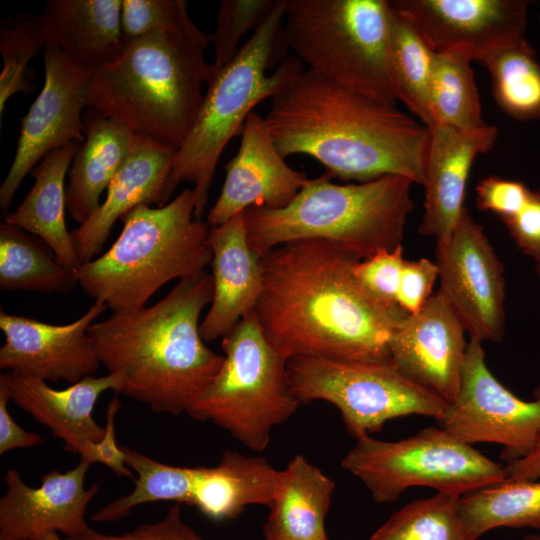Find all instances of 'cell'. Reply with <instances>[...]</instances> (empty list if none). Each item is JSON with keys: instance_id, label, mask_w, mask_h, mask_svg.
Masks as SVG:
<instances>
[{"instance_id": "obj_1", "label": "cell", "mask_w": 540, "mask_h": 540, "mask_svg": "<svg viewBox=\"0 0 540 540\" xmlns=\"http://www.w3.org/2000/svg\"><path fill=\"white\" fill-rule=\"evenodd\" d=\"M360 259L327 240L289 242L261 256L254 313L285 359L391 362L390 341L409 315L373 298L358 282Z\"/></svg>"}, {"instance_id": "obj_2", "label": "cell", "mask_w": 540, "mask_h": 540, "mask_svg": "<svg viewBox=\"0 0 540 540\" xmlns=\"http://www.w3.org/2000/svg\"><path fill=\"white\" fill-rule=\"evenodd\" d=\"M265 125L283 158L308 155L356 183L398 175L421 184L430 129L389 105L303 70L272 98Z\"/></svg>"}, {"instance_id": "obj_3", "label": "cell", "mask_w": 540, "mask_h": 540, "mask_svg": "<svg viewBox=\"0 0 540 540\" xmlns=\"http://www.w3.org/2000/svg\"><path fill=\"white\" fill-rule=\"evenodd\" d=\"M212 298V275L202 271L179 280L153 305L112 313L89 327L100 364L120 379L118 394L157 413L186 412L224 361L200 334V316Z\"/></svg>"}, {"instance_id": "obj_4", "label": "cell", "mask_w": 540, "mask_h": 540, "mask_svg": "<svg viewBox=\"0 0 540 540\" xmlns=\"http://www.w3.org/2000/svg\"><path fill=\"white\" fill-rule=\"evenodd\" d=\"M209 43L190 17L126 42L116 60L92 70L87 106L177 150L201 108L202 85L212 77L204 57Z\"/></svg>"}, {"instance_id": "obj_5", "label": "cell", "mask_w": 540, "mask_h": 540, "mask_svg": "<svg viewBox=\"0 0 540 540\" xmlns=\"http://www.w3.org/2000/svg\"><path fill=\"white\" fill-rule=\"evenodd\" d=\"M323 173L310 179L284 208L253 206L243 212L250 247L260 256L299 240H327L360 260L402 246L413 210L410 179L385 175L364 183H333Z\"/></svg>"}, {"instance_id": "obj_6", "label": "cell", "mask_w": 540, "mask_h": 540, "mask_svg": "<svg viewBox=\"0 0 540 540\" xmlns=\"http://www.w3.org/2000/svg\"><path fill=\"white\" fill-rule=\"evenodd\" d=\"M288 0H276L231 62L213 72L201 108L176 150L165 188V202L182 183L194 185V216L202 220L219 158L227 143L242 132L253 109L282 92L301 73L303 63L288 49L284 17Z\"/></svg>"}, {"instance_id": "obj_7", "label": "cell", "mask_w": 540, "mask_h": 540, "mask_svg": "<svg viewBox=\"0 0 540 540\" xmlns=\"http://www.w3.org/2000/svg\"><path fill=\"white\" fill-rule=\"evenodd\" d=\"M193 189L161 207L139 205L120 220L118 238L101 256L74 270L78 285L112 313L141 309L166 283L211 264L210 225L194 216Z\"/></svg>"}, {"instance_id": "obj_8", "label": "cell", "mask_w": 540, "mask_h": 540, "mask_svg": "<svg viewBox=\"0 0 540 540\" xmlns=\"http://www.w3.org/2000/svg\"><path fill=\"white\" fill-rule=\"evenodd\" d=\"M386 0H288L287 47L308 70L371 100L396 105Z\"/></svg>"}, {"instance_id": "obj_9", "label": "cell", "mask_w": 540, "mask_h": 540, "mask_svg": "<svg viewBox=\"0 0 540 540\" xmlns=\"http://www.w3.org/2000/svg\"><path fill=\"white\" fill-rule=\"evenodd\" d=\"M223 364L208 388L185 413L227 431L256 452L264 451L272 430L288 421L300 403L285 360L269 343L254 311L222 338Z\"/></svg>"}, {"instance_id": "obj_10", "label": "cell", "mask_w": 540, "mask_h": 540, "mask_svg": "<svg viewBox=\"0 0 540 540\" xmlns=\"http://www.w3.org/2000/svg\"><path fill=\"white\" fill-rule=\"evenodd\" d=\"M376 503H390L411 487L461 496L504 481V465L441 427H428L397 441L360 437L341 460Z\"/></svg>"}, {"instance_id": "obj_11", "label": "cell", "mask_w": 540, "mask_h": 540, "mask_svg": "<svg viewBox=\"0 0 540 540\" xmlns=\"http://www.w3.org/2000/svg\"><path fill=\"white\" fill-rule=\"evenodd\" d=\"M291 390L300 404L322 400L340 412L356 440L388 420L410 415L435 418L448 403L404 376L391 362L295 357L287 362Z\"/></svg>"}, {"instance_id": "obj_12", "label": "cell", "mask_w": 540, "mask_h": 540, "mask_svg": "<svg viewBox=\"0 0 540 540\" xmlns=\"http://www.w3.org/2000/svg\"><path fill=\"white\" fill-rule=\"evenodd\" d=\"M437 422L463 443L501 445L506 463L519 460L540 438V386L533 400L517 397L487 367L482 342L470 339L459 393Z\"/></svg>"}, {"instance_id": "obj_13", "label": "cell", "mask_w": 540, "mask_h": 540, "mask_svg": "<svg viewBox=\"0 0 540 540\" xmlns=\"http://www.w3.org/2000/svg\"><path fill=\"white\" fill-rule=\"evenodd\" d=\"M440 288L470 339L500 342L505 332L504 266L483 226L464 209L448 241L437 243Z\"/></svg>"}, {"instance_id": "obj_14", "label": "cell", "mask_w": 540, "mask_h": 540, "mask_svg": "<svg viewBox=\"0 0 540 540\" xmlns=\"http://www.w3.org/2000/svg\"><path fill=\"white\" fill-rule=\"evenodd\" d=\"M42 90L21 119L15 157L0 187V207L6 213L18 187L50 152L85 141L83 114L92 70L81 67L57 47L44 51Z\"/></svg>"}, {"instance_id": "obj_15", "label": "cell", "mask_w": 540, "mask_h": 540, "mask_svg": "<svg viewBox=\"0 0 540 540\" xmlns=\"http://www.w3.org/2000/svg\"><path fill=\"white\" fill-rule=\"evenodd\" d=\"M435 52L463 50L481 62L525 38L524 0H392Z\"/></svg>"}, {"instance_id": "obj_16", "label": "cell", "mask_w": 540, "mask_h": 540, "mask_svg": "<svg viewBox=\"0 0 540 540\" xmlns=\"http://www.w3.org/2000/svg\"><path fill=\"white\" fill-rule=\"evenodd\" d=\"M107 309L94 304L77 320L50 324L0 311L5 341L0 348V368L18 375L70 385L94 374L100 364L89 327Z\"/></svg>"}, {"instance_id": "obj_17", "label": "cell", "mask_w": 540, "mask_h": 540, "mask_svg": "<svg viewBox=\"0 0 540 540\" xmlns=\"http://www.w3.org/2000/svg\"><path fill=\"white\" fill-rule=\"evenodd\" d=\"M90 465L80 459L65 472L52 469L38 487L27 485L16 469H8L0 498V539L30 540L46 532L75 538L89 531L87 507L100 489V482L85 488Z\"/></svg>"}, {"instance_id": "obj_18", "label": "cell", "mask_w": 540, "mask_h": 540, "mask_svg": "<svg viewBox=\"0 0 540 540\" xmlns=\"http://www.w3.org/2000/svg\"><path fill=\"white\" fill-rule=\"evenodd\" d=\"M465 329L438 290L423 309L407 315L390 341V361L408 379L448 404L460 390L468 342Z\"/></svg>"}, {"instance_id": "obj_19", "label": "cell", "mask_w": 540, "mask_h": 540, "mask_svg": "<svg viewBox=\"0 0 540 540\" xmlns=\"http://www.w3.org/2000/svg\"><path fill=\"white\" fill-rule=\"evenodd\" d=\"M225 169L221 193L207 215L210 227L220 226L253 206L284 208L310 180L285 162L264 118L254 111L244 123L239 150Z\"/></svg>"}, {"instance_id": "obj_20", "label": "cell", "mask_w": 540, "mask_h": 540, "mask_svg": "<svg viewBox=\"0 0 540 540\" xmlns=\"http://www.w3.org/2000/svg\"><path fill=\"white\" fill-rule=\"evenodd\" d=\"M498 129L493 125L464 131L437 123L430 129V141L422 185L424 213L419 233L437 243L448 241L466 208L465 190L475 158L491 150Z\"/></svg>"}, {"instance_id": "obj_21", "label": "cell", "mask_w": 540, "mask_h": 540, "mask_svg": "<svg viewBox=\"0 0 540 540\" xmlns=\"http://www.w3.org/2000/svg\"><path fill=\"white\" fill-rule=\"evenodd\" d=\"M0 387L19 408L60 438L65 450L83 459L105 433L93 417L95 404L107 390L118 393L120 379L113 374L89 375L65 389H54L45 380L4 372Z\"/></svg>"}, {"instance_id": "obj_22", "label": "cell", "mask_w": 540, "mask_h": 540, "mask_svg": "<svg viewBox=\"0 0 540 540\" xmlns=\"http://www.w3.org/2000/svg\"><path fill=\"white\" fill-rule=\"evenodd\" d=\"M176 150L135 134L130 152L111 180L105 200L82 225L70 232L82 263L99 254L118 219L139 205L164 206L165 188Z\"/></svg>"}, {"instance_id": "obj_23", "label": "cell", "mask_w": 540, "mask_h": 540, "mask_svg": "<svg viewBox=\"0 0 540 540\" xmlns=\"http://www.w3.org/2000/svg\"><path fill=\"white\" fill-rule=\"evenodd\" d=\"M213 298L200 324L205 342L223 338L254 311L262 291L261 256L249 245L243 214L210 227Z\"/></svg>"}, {"instance_id": "obj_24", "label": "cell", "mask_w": 540, "mask_h": 540, "mask_svg": "<svg viewBox=\"0 0 540 540\" xmlns=\"http://www.w3.org/2000/svg\"><path fill=\"white\" fill-rule=\"evenodd\" d=\"M122 1H48L40 15L44 47H57L72 62L91 70L113 62L126 45Z\"/></svg>"}, {"instance_id": "obj_25", "label": "cell", "mask_w": 540, "mask_h": 540, "mask_svg": "<svg viewBox=\"0 0 540 540\" xmlns=\"http://www.w3.org/2000/svg\"><path fill=\"white\" fill-rule=\"evenodd\" d=\"M89 108L83 114L85 141L71 162L65 189L66 209L80 225L99 208L135 136L127 126Z\"/></svg>"}, {"instance_id": "obj_26", "label": "cell", "mask_w": 540, "mask_h": 540, "mask_svg": "<svg viewBox=\"0 0 540 540\" xmlns=\"http://www.w3.org/2000/svg\"><path fill=\"white\" fill-rule=\"evenodd\" d=\"M282 477L266 458L226 450L217 465L195 467L192 506L212 520L232 519L251 505L269 507Z\"/></svg>"}, {"instance_id": "obj_27", "label": "cell", "mask_w": 540, "mask_h": 540, "mask_svg": "<svg viewBox=\"0 0 540 540\" xmlns=\"http://www.w3.org/2000/svg\"><path fill=\"white\" fill-rule=\"evenodd\" d=\"M79 148L80 142L72 141L47 154L33 169L34 183L23 202L5 216V222L40 238L72 270L81 262L65 224V178Z\"/></svg>"}, {"instance_id": "obj_28", "label": "cell", "mask_w": 540, "mask_h": 540, "mask_svg": "<svg viewBox=\"0 0 540 540\" xmlns=\"http://www.w3.org/2000/svg\"><path fill=\"white\" fill-rule=\"evenodd\" d=\"M335 482L303 455L283 470L263 525L266 540H327L325 521Z\"/></svg>"}, {"instance_id": "obj_29", "label": "cell", "mask_w": 540, "mask_h": 540, "mask_svg": "<svg viewBox=\"0 0 540 540\" xmlns=\"http://www.w3.org/2000/svg\"><path fill=\"white\" fill-rule=\"evenodd\" d=\"M78 285L74 270L63 266L38 237L7 222L0 224V289L69 294Z\"/></svg>"}, {"instance_id": "obj_30", "label": "cell", "mask_w": 540, "mask_h": 540, "mask_svg": "<svg viewBox=\"0 0 540 540\" xmlns=\"http://www.w3.org/2000/svg\"><path fill=\"white\" fill-rule=\"evenodd\" d=\"M460 515L476 540L500 527L540 529V479L504 480L467 493Z\"/></svg>"}, {"instance_id": "obj_31", "label": "cell", "mask_w": 540, "mask_h": 540, "mask_svg": "<svg viewBox=\"0 0 540 540\" xmlns=\"http://www.w3.org/2000/svg\"><path fill=\"white\" fill-rule=\"evenodd\" d=\"M435 53L412 22L392 8L390 65L397 99L429 129L435 125L429 101Z\"/></svg>"}, {"instance_id": "obj_32", "label": "cell", "mask_w": 540, "mask_h": 540, "mask_svg": "<svg viewBox=\"0 0 540 540\" xmlns=\"http://www.w3.org/2000/svg\"><path fill=\"white\" fill-rule=\"evenodd\" d=\"M472 61L471 55L463 50L435 53L429 89L435 125L445 124L464 131L488 126L482 117Z\"/></svg>"}, {"instance_id": "obj_33", "label": "cell", "mask_w": 540, "mask_h": 540, "mask_svg": "<svg viewBox=\"0 0 540 540\" xmlns=\"http://www.w3.org/2000/svg\"><path fill=\"white\" fill-rule=\"evenodd\" d=\"M122 449L126 465L137 474L134 489L99 509L91 518L94 522H116L128 516L133 508L157 501L192 506L195 467L174 466L126 446Z\"/></svg>"}, {"instance_id": "obj_34", "label": "cell", "mask_w": 540, "mask_h": 540, "mask_svg": "<svg viewBox=\"0 0 540 540\" xmlns=\"http://www.w3.org/2000/svg\"><path fill=\"white\" fill-rule=\"evenodd\" d=\"M489 72L499 107L520 121L540 118V62L525 38L480 62Z\"/></svg>"}, {"instance_id": "obj_35", "label": "cell", "mask_w": 540, "mask_h": 540, "mask_svg": "<svg viewBox=\"0 0 540 540\" xmlns=\"http://www.w3.org/2000/svg\"><path fill=\"white\" fill-rule=\"evenodd\" d=\"M461 495L437 492L395 511L368 540H476L460 515Z\"/></svg>"}, {"instance_id": "obj_36", "label": "cell", "mask_w": 540, "mask_h": 540, "mask_svg": "<svg viewBox=\"0 0 540 540\" xmlns=\"http://www.w3.org/2000/svg\"><path fill=\"white\" fill-rule=\"evenodd\" d=\"M44 46L41 36L40 15L27 13L17 15L15 23L3 19L0 32V52L3 69L0 75V115L8 99L18 92H31V83L25 77V69Z\"/></svg>"}, {"instance_id": "obj_37", "label": "cell", "mask_w": 540, "mask_h": 540, "mask_svg": "<svg viewBox=\"0 0 540 540\" xmlns=\"http://www.w3.org/2000/svg\"><path fill=\"white\" fill-rule=\"evenodd\" d=\"M276 0H223L216 18V29L209 35L214 44L215 72L231 62L238 53L241 38L256 30L271 13Z\"/></svg>"}, {"instance_id": "obj_38", "label": "cell", "mask_w": 540, "mask_h": 540, "mask_svg": "<svg viewBox=\"0 0 540 540\" xmlns=\"http://www.w3.org/2000/svg\"><path fill=\"white\" fill-rule=\"evenodd\" d=\"M189 17L183 0H123L121 30L129 42L175 27Z\"/></svg>"}, {"instance_id": "obj_39", "label": "cell", "mask_w": 540, "mask_h": 540, "mask_svg": "<svg viewBox=\"0 0 540 540\" xmlns=\"http://www.w3.org/2000/svg\"><path fill=\"white\" fill-rule=\"evenodd\" d=\"M405 259L403 247L383 250L358 261L354 274L361 286L377 301L388 307H399L397 294Z\"/></svg>"}, {"instance_id": "obj_40", "label": "cell", "mask_w": 540, "mask_h": 540, "mask_svg": "<svg viewBox=\"0 0 540 540\" xmlns=\"http://www.w3.org/2000/svg\"><path fill=\"white\" fill-rule=\"evenodd\" d=\"M181 506L174 503L159 521L141 524L129 532L104 534L90 529L78 537L66 540H206L185 523Z\"/></svg>"}, {"instance_id": "obj_41", "label": "cell", "mask_w": 540, "mask_h": 540, "mask_svg": "<svg viewBox=\"0 0 540 540\" xmlns=\"http://www.w3.org/2000/svg\"><path fill=\"white\" fill-rule=\"evenodd\" d=\"M475 190L477 207L498 215L502 221L516 215L532 194V190L522 181L499 176L482 179Z\"/></svg>"}, {"instance_id": "obj_42", "label": "cell", "mask_w": 540, "mask_h": 540, "mask_svg": "<svg viewBox=\"0 0 540 540\" xmlns=\"http://www.w3.org/2000/svg\"><path fill=\"white\" fill-rule=\"evenodd\" d=\"M438 267L428 258L405 260L397 294L398 306L409 315L420 312L433 294Z\"/></svg>"}, {"instance_id": "obj_43", "label": "cell", "mask_w": 540, "mask_h": 540, "mask_svg": "<svg viewBox=\"0 0 540 540\" xmlns=\"http://www.w3.org/2000/svg\"><path fill=\"white\" fill-rule=\"evenodd\" d=\"M117 395L118 393H115L107 406L103 438L90 447L88 454L82 460L90 464H103L118 476L134 479L131 469L125 463V453L122 446L116 443L115 420L121 408V402Z\"/></svg>"}, {"instance_id": "obj_44", "label": "cell", "mask_w": 540, "mask_h": 540, "mask_svg": "<svg viewBox=\"0 0 540 540\" xmlns=\"http://www.w3.org/2000/svg\"><path fill=\"white\" fill-rule=\"evenodd\" d=\"M521 251L540 260V189L532 191L526 205L514 216L502 221Z\"/></svg>"}, {"instance_id": "obj_45", "label": "cell", "mask_w": 540, "mask_h": 540, "mask_svg": "<svg viewBox=\"0 0 540 540\" xmlns=\"http://www.w3.org/2000/svg\"><path fill=\"white\" fill-rule=\"evenodd\" d=\"M9 396L0 387V454L14 450L29 448L42 443V437L35 432L24 430L13 419L8 410Z\"/></svg>"}, {"instance_id": "obj_46", "label": "cell", "mask_w": 540, "mask_h": 540, "mask_svg": "<svg viewBox=\"0 0 540 540\" xmlns=\"http://www.w3.org/2000/svg\"><path fill=\"white\" fill-rule=\"evenodd\" d=\"M505 481H530L540 479V438L525 457L504 465Z\"/></svg>"}, {"instance_id": "obj_47", "label": "cell", "mask_w": 540, "mask_h": 540, "mask_svg": "<svg viewBox=\"0 0 540 540\" xmlns=\"http://www.w3.org/2000/svg\"><path fill=\"white\" fill-rule=\"evenodd\" d=\"M30 540H66L62 539L58 533L56 532H46L43 534H40Z\"/></svg>"}, {"instance_id": "obj_48", "label": "cell", "mask_w": 540, "mask_h": 540, "mask_svg": "<svg viewBox=\"0 0 540 540\" xmlns=\"http://www.w3.org/2000/svg\"><path fill=\"white\" fill-rule=\"evenodd\" d=\"M522 540H540L539 534H531L526 537H524Z\"/></svg>"}, {"instance_id": "obj_49", "label": "cell", "mask_w": 540, "mask_h": 540, "mask_svg": "<svg viewBox=\"0 0 540 540\" xmlns=\"http://www.w3.org/2000/svg\"><path fill=\"white\" fill-rule=\"evenodd\" d=\"M535 270L537 275L540 277V260L536 262Z\"/></svg>"}, {"instance_id": "obj_50", "label": "cell", "mask_w": 540, "mask_h": 540, "mask_svg": "<svg viewBox=\"0 0 540 540\" xmlns=\"http://www.w3.org/2000/svg\"><path fill=\"white\" fill-rule=\"evenodd\" d=\"M1 540V539H0Z\"/></svg>"}, {"instance_id": "obj_51", "label": "cell", "mask_w": 540, "mask_h": 540, "mask_svg": "<svg viewBox=\"0 0 540 540\" xmlns=\"http://www.w3.org/2000/svg\"><path fill=\"white\" fill-rule=\"evenodd\" d=\"M328 540V539H327Z\"/></svg>"}]
</instances>
